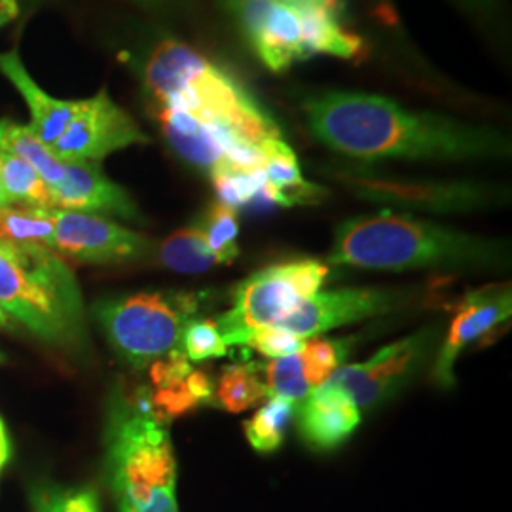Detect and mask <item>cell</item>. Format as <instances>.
<instances>
[{"label": "cell", "mask_w": 512, "mask_h": 512, "mask_svg": "<svg viewBox=\"0 0 512 512\" xmlns=\"http://www.w3.org/2000/svg\"><path fill=\"white\" fill-rule=\"evenodd\" d=\"M304 112L325 147L355 160L467 162L512 154L511 137L499 129L406 109L382 95L321 93L304 103Z\"/></svg>", "instance_id": "6da1fadb"}, {"label": "cell", "mask_w": 512, "mask_h": 512, "mask_svg": "<svg viewBox=\"0 0 512 512\" xmlns=\"http://www.w3.org/2000/svg\"><path fill=\"white\" fill-rule=\"evenodd\" d=\"M329 262L376 272L478 270L505 266L509 245L503 239L384 209L344 220L336 228Z\"/></svg>", "instance_id": "7a4b0ae2"}, {"label": "cell", "mask_w": 512, "mask_h": 512, "mask_svg": "<svg viewBox=\"0 0 512 512\" xmlns=\"http://www.w3.org/2000/svg\"><path fill=\"white\" fill-rule=\"evenodd\" d=\"M143 84L154 112L184 110L260 148L281 137L274 118L232 74L179 40L167 38L152 50Z\"/></svg>", "instance_id": "3957f363"}, {"label": "cell", "mask_w": 512, "mask_h": 512, "mask_svg": "<svg viewBox=\"0 0 512 512\" xmlns=\"http://www.w3.org/2000/svg\"><path fill=\"white\" fill-rule=\"evenodd\" d=\"M105 446L107 482L118 511L181 512L173 444L147 389L112 401Z\"/></svg>", "instance_id": "277c9868"}, {"label": "cell", "mask_w": 512, "mask_h": 512, "mask_svg": "<svg viewBox=\"0 0 512 512\" xmlns=\"http://www.w3.org/2000/svg\"><path fill=\"white\" fill-rule=\"evenodd\" d=\"M0 308L59 348L86 344V313L71 268L50 247L0 241Z\"/></svg>", "instance_id": "5b68a950"}, {"label": "cell", "mask_w": 512, "mask_h": 512, "mask_svg": "<svg viewBox=\"0 0 512 512\" xmlns=\"http://www.w3.org/2000/svg\"><path fill=\"white\" fill-rule=\"evenodd\" d=\"M198 300L184 293H137L101 300L93 306L97 325L129 366L143 370L173 349H181L186 323Z\"/></svg>", "instance_id": "8992f818"}, {"label": "cell", "mask_w": 512, "mask_h": 512, "mask_svg": "<svg viewBox=\"0 0 512 512\" xmlns=\"http://www.w3.org/2000/svg\"><path fill=\"white\" fill-rule=\"evenodd\" d=\"M329 277V266L317 258L270 264L243 279L234 289L232 308L217 321L226 346L245 348L256 330L274 327L310 298Z\"/></svg>", "instance_id": "52a82bcc"}, {"label": "cell", "mask_w": 512, "mask_h": 512, "mask_svg": "<svg viewBox=\"0 0 512 512\" xmlns=\"http://www.w3.org/2000/svg\"><path fill=\"white\" fill-rule=\"evenodd\" d=\"M334 179L366 202L425 213H469L505 202V190L473 181H412L359 169H338Z\"/></svg>", "instance_id": "ba28073f"}, {"label": "cell", "mask_w": 512, "mask_h": 512, "mask_svg": "<svg viewBox=\"0 0 512 512\" xmlns=\"http://www.w3.org/2000/svg\"><path fill=\"white\" fill-rule=\"evenodd\" d=\"M440 327L431 325L387 344L365 363L340 366L327 384L342 389L359 410L380 406L395 397L427 365L437 351Z\"/></svg>", "instance_id": "9c48e42d"}, {"label": "cell", "mask_w": 512, "mask_h": 512, "mask_svg": "<svg viewBox=\"0 0 512 512\" xmlns=\"http://www.w3.org/2000/svg\"><path fill=\"white\" fill-rule=\"evenodd\" d=\"M147 143V133L116 105L107 90H101L88 99H78L71 124L50 150L61 162L97 164L118 150Z\"/></svg>", "instance_id": "30bf717a"}, {"label": "cell", "mask_w": 512, "mask_h": 512, "mask_svg": "<svg viewBox=\"0 0 512 512\" xmlns=\"http://www.w3.org/2000/svg\"><path fill=\"white\" fill-rule=\"evenodd\" d=\"M258 59L272 71L285 73L308 59L298 0H228Z\"/></svg>", "instance_id": "8fae6325"}, {"label": "cell", "mask_w": 512, "mask_h": 512, "mask_svg": "<svg viewBox=\"0 0 512 512\" xmlns=\"http://www.w3.org/2000/svg\"><path fill=\"white\" fill-rule=\"evenodd\" d=\"M54 251L84 264H120L145 255L150 241L105 215L52 209Z\"/></svg>", "instance_id": "7c38bea8"}, {"label": "cell", "mask_w": 512, "mask_h": 512, "mask_svg": "<svg viewBox=\"0 0 512 512\" xmlns=\"http://www.w3.org/2000/svg\"><path fill=\"white\" fill-rule=\"evenodd\" d=\"M512 313L511 287H486L469 293L459 304L450 329L442 346L437 349L431 380L440 389H452L456 385V363L459 355L503 325Z\"/></svg>", "instance_id": "4fadbf2b"}, {"label": "cell", "mask_w": 512, "mask_h": 512, "mask_svg": "<svg viewBox=\"0 0 512 512\" xmlns=\"http://www.w3.org/2000/svg\"><path fill=\"white\" fill-rule=\"evenodd\" d=\"M399 306V294L387 289H340L315 293L300 302L277 327L289 330L300 338H313L330 330L361 323L385 315Z\"/></svg>", "instance_id": "5bb4252c"}, {"label": "cell", "mask_w": 512, "mask_h": 512, "mask_svg": "<svg viewBox=\"0 0 512 512\" xmlns=\"http://www.w3.org/2000/svg\"><path fill=\"white\" fill-rule=\"evenodd\" d=\"M353 346L351 338H306L294 355L270 359L262 372L270 397L304 401L315 389L327 384L330 376L344 366Z\"/></svg>", "instance_id": "9a60e30c"}, {"label": "cell", "mask_w": 512, "mask_h": 512, "mask_svg": "<svg viewBox=\"0 0 512 512\" xmlns=\"http://www.w3.org/2000/svg\"><path fill=\"white\" fill-rule=\"evenodd\" d=\"M52 196L55 209L141 219L128 190L110 181L99 165L90 162H65V173L52 186Z\"/></svg>", "instance_id": "2e32d148"}, {"label": "cell", "mask_w": 512, "mask_h": 512, "mask_svg": "<svg viewBox=\"0 0 512 512\" xmlns=\"http://www.w3.org/2000/svg\"><path fill=\"white\" fill-rule=\"evenodd\" d=\"M294 416L300 439L317 452L340 448L361 425L357 404L342 389L330 384L321 385L300 401Z\"/></svg>", "instance_id": "e0dca14e"}, {"label": "cell", "mask_w": 512, "mask_h": 512, "mask_svg": "<svg viewBox=\"0 0 512 512\" xmlns=\"http://www.w3.org/2000/svg\"><path fill=\"white\" fill-rule=\"evenodd\" d=\"M0 73L18 90L31 112L29 128L37 133L44 145L52 147L71 124L74 112L78 109V101L57 99L44 92L23 65L18 50L0 52Z\"/></svg>", "instance_id": "ac0fdd59"}, {"label": "cell", "mask_w": 512, "mask_h": 512, "mask_svg": "<svg viewBox=\"0 0 512 512\" xmlns=\"http://www.w3.org/2000/svg\"><path fill=\"white\" fill-rule=\"evenodd\" d=\"M264 198L268 203L281 207L313 205L323 202L327 190L319 184L308 183L302 177V169L293 148L281 137L264 143Z\"/></svg>", "instance_id": "d6986e66"}, {"label": "cell", "mask_w": 512, "mask_h": 512, "mask_svg": "<svg viewBox=\"0 0 512 512\" xmlns=\"http://www.w3.org/2000/svg\"><path fill=\"white\" fill-rule=\"evenodd\" d=\"M0 241H6L16 247L54 249L52 209L33 205L0 207Z\"/></svg>", "instance_id": "ffe728a7"}, {"label": "cell", "mask_w": 512, "mask_h": 512, "mask_svg": "<svg viewBox=\"0 0 512 512\" xmlns=\"http://www.w3.org/2000/svg\"><path fill=\"white\" fill-rule=\"evenodd\" d=\"M0 150L19 156L33 165L50 188L61 181L65 162H61L48 145H44L29 126H21L8 118L0 120Z\"/></svg>", "instance_id": "44dd1931"}, {"label": "cell", "mask_w": 512, "mask_h": 512, "mask_svg": "<svg viewBox=\"0 0 512 512\" xmlns=\"http://www.w3.org/2000/svg\"><path fill=\"white\" fill-rule=\"evenodd\" d=\"M294 414L296 403L281 397H270L243 423L245 439L258 454H274L287 439Z\"/></svg>", "instance_id": "7402d4cb"}, {"label": "cell", "mask_w": 512, "mask_h": 512, "mask_svg": "<svg viewBox=\"0 0 512 512\" xmlns=\"http://www.w3.org/2000/svg\"><path fill=\"white\" fill-rule=\"evenodd\" d=\"M160 264L177 274H205L217 266L198 224L186 226L165 238L158 249Z\"/></svg>", "instance_id": "603a6c76"}, {"label": "cell", "mask_w": 512, "mask_h": 512, "mask_svg": "<svg viewBox=\"0 0 512 512\" xmlns=\"http://www.w3.org/2000/svg\"><path fill=\"white\" fill-rule=\"evenodd\" d=\"M260 372L262 368H258L255 363L224 366L213 395L220 408L232 414H239L262 403L268 397V389Z\"/></svg>", "instance_id": "cb8c5ba5"}, {"label": "cell", "mask_w": 512, "mask_h": 512, "mask_svg": "<svg viewBox=\"0 0 512 512\" xmlns=\"http://www.w3.org/2000/svg\"><path fill=\"white\" fill-rule=\"evenodd\" d=\"M0 164L2 184L10 203L55 209L52 188L33 165L4 150H0Z\"/></svg>", "instance_id": "d4e9b609"}, {"label": "cell", "mask_w": 512, "mask_h": 512, "mask_svg": "<svg viewBox=\"0 0 512 512\" xmlns=\"http://www.w3.org/2000/svg\"><path fill=\"white\" fill-rule=\"evenodd\" d=\"M198 226L217 264L236 262L239 256V219L236 209L215 202L203 213Z\"/></svg>", "instance_id": "484cf974"}, {"label": "cell", "mask_w": 512, "mask_h": 512, "mask_svg": "<svg viewBox=\"0 0 512 512\" xmlns=\"http://www.w3.org/2000/svg\"><path fill=\"white\" fill-rule=\"evenodd\" d=\"M215 194L220 203L243 209L249 205H262L268 203L264 198V173L260 171H238V169H222L209 175Z\"/></svg>", "instance_id": "4316f807"}, {"label": "cell", "mask_w": 512, "mask_h": 512, "mask_svg": "<svg viewBox=\"0 0 512 512\" xmlns=\"http://www.w3.org/2000/svg\"><path fill=\"white\" fill-rule=\"evenodd\" d=\"M181 351L192 363L220 359L228 355V346L220 334L217 321L190 319L183 330Z\"/></svg>", "instance_id": "83f0119b"}, {"label": "cell", "mask_w": 512, "mask_h": 512, "mask_svg": "<svg viewBox=\"0 0 512 512\" xmlns=\"http://www.w3.org/2000/svg\"><path fill=\"white\" fill-rule=\"evenodd\" d=\"M35 512H101L99 497L93 490L42 488L33 497Z\"/></svg>", "instance_id": "f1b7e54d"}, {"label": "cell", "mask_w": 512, "mask_h": 512, "mask_svg": "<svg viewBox=\"0 0 512 512\" xmlns=\"http://www.w3.org/2000/svg\"><path fill=\"white\" fill-rule=\"evenodd\" d=\"M302 344H304V338L274 325V327H264L253 332L245 342V348L255 349L268 359H281V357L294 355L298 349L302 348Z\"/></svg>", "instance_id": "f546056e"}, {"label": "cell", "mask_w": 512, "mask_h": 512, "mask_svg": "<svg viewBox=\"0 0 512 512\" xmlns=\"http://www.w3.org/2000/svg\"><path fill=\"white\" fill-rule=\"evenodd\" d=\"M12 458V444H10V437L6 431V425L0 418V473L4 471L6 463Z\"/></svg>", "instance_id": "4dcf8cb0"}, {"label": "cell", "mask_w": 512, "mask_h": 512, "mask_svg": "<svg viewBox=\"0 0 512 512\" xmlns=\"http://www.w3.org/2000/svg\"><path fill=\"white\" fill-rule=\"evenodd\" d=\"M18 0H0V27L8 25L10 21L18 18Z\"/></svg>", "instance_id": "1f68e13d"}, {"label": "cell", "mask_w": 512, "mask_h": 512, "mask_svg": "<svg viewBox=\"0 0 512 512\" xmlns=\"http://www.w3.org/2000/svg\"><path fill=\"white\" fill-rule=\"evenodd\" d=\"M4 205H12V203L8 200L4 184H2V164H0V207H4Z\"/></svg>", "instance_id": "d6a6232c"}, {"label": "cell", "mask_w": 512, "mask_h": 512, "mask_svg": "<svg viewBox=\"0 0 512 512\" xmlns=\"http://www.w3.org/2000/svg\"><path fill=\"white\" fill-rule=\"evenodd\" d=\"M10 321H12L10 315L0 308V329H8V327H10Z\"/></svg>", "instance_id": "836d02e7"}, {"label": "cell", "mask_w": 512, "mask_h": 512, "mask_svg": "<svg viewBox=\"0 0 512 512\" xmlns=\"http://www.w3.org/2000/svg\"><path fill=\"white\" fill-rule=\"evenodd\" d=\"M135 2H139V4H147V6H154V4H160V2H164V0H135Z\"/></svg>", "instance_id": "e575fe53"}, {"label": "cell", "mask_w": 512, "mask_h": 512, "mask_svg": "<svg viewBox=\"0 0 512 512\" xmlns=\"http://www.w3.org/2000/svg\"><path fill=\"white\" fill-rule=\"evenodd\" d=\"M465 2H471V4H482V2H488V0H465Z\"/></svg>", "instance_id": "d590c367"}]
</instances>
